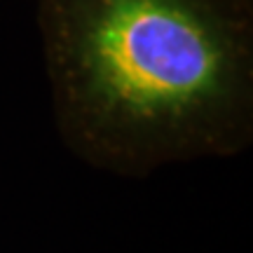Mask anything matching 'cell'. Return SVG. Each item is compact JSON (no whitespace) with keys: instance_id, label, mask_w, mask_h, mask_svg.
I'll list each match as a JSON object with an SVG mask.
<instances>
[{"instance_id":"1","label":"cell","mask_w":253,"mask_h":253,"mask_svg":"<svg viewBox=\"0 0 253 253\" xmlns=\"http://www.w3.org/2000/svg\"><path fill=\"white\" fill-rule=\"evenodd\" d=\"M56 131L122 178L253 143V0H36Z\"/></svg>"}]
</instances>
